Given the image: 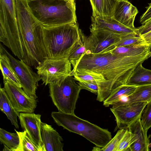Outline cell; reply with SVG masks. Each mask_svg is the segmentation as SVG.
<instances>
[{"label":"cell","mask_w":151,"mask_h":151,"mask_svg":"<svg viewBox=\"0 0 151 151\" xmlns=\"http://www.w3.org/2000/svg\"><path fill=\"white\" fill-rule=\"evenodd\" d=\"M0 68L3 80L22 88L19 80L6 54L0 48Z\"/></svg>","instance_id":"cell-18"},{"label":"cell","mask_w":151,"mask_h":151,"mask_svg":"<svg viewBox=\"0 0 151 151\" xmlns=\"http://www.w3.org/2000/svg\"><path fill=\"white\" fill-rule=\"evenodd\" d=\"M71 65L68 58H47L36 69L37 73L41 78L43 84L46 86L71 76L72 71Z\"/></svg>","instance_id":"cell-8"},{"label":"cell","mask_w":151,"mask_h":151,"mask_svg":"<svg viewBox=\"0 0 151 151\" xmlns=\"http://www.w3.org/2000/svg\"><path fill=\"white\" fill-rule=\"evenodd\" d=\"M146 106L142 115L141 120L144 129L147 132L151 127V101L147 104Z\"/></svg>","instance_id":"cell-31"},{"label":"cell","mask_w":151,"mask_h":151,"mask_svg":"<svg viewBox=\"0 0 151 151\" xmlns=\"http://www.w3.org/2000/svg\"><path fill=\"white\" fill-rule=\"evenodd\" d=\"M116 0V1H118V0Z\"/></svg>","instance_id":"cell-41"},{"label":"cell","mask_w":151,"mask_h":151,"mask_svg":"<svg viewBox=\"0 0 151 151\" xmlns=\"http://www.w3.org/2000/svg\"><path fill=\"white\" fill-rule=\"evenodd\" d=\"M127 129H123L119 130L115 136L104 147L100 148L94 147L92 151H117L120 141Z\"/></svg>","instance_id":"cell-28"},{"label":"cell","mask_w":151,"mask_h":151,"mask_svg":"<svg viewBox=\"0 0 151 151\" xmlns=\"http://www.w3.org/2000/svg\"><path fill=\"white\" fill-rule=\"evenodd\" d=\"M0 142L1 144L7 146L11 151H15L19 143V139L17 133H11L0 128Z\"/></svg>","instance_id":"cell-26"},{"label":"cell","mask_w":151,"mask_h":151,"mask_svg":"<svg viewBox=\"0 0 151 151\" xmlns=\"http://www.w3.org/2000/svg\"><path fill=\"white\" fill-rule=\"evenodd\" d=\"M19 137V143L15 151H38L36 145L32 141L25 130L22 132L17 131L14 129Z\"/></svg>","instance_id":"cell-27"},{"label":"cell","mask_w":151,"mask_h":151,"mask_svg":"<svg viewBox=\"0 0 151 151\" xmlns=\"http://www.w3.org/2000/svg\"><path fill=\"white\" fill-rule=\"evenodd\" d=\"M73 1H74V0H72Z\"/></svg>","instance_id":"cell-40"},{"label":"cell","mask_w":151,"mask_h":151,"mask_svg":"<svg viewBox=\"0 0 151 151\" xmlns=\"http://www.w3.org/2000/svg\"><path fill=\"white\" fill-rule=\"evenodd\" d=\"M137 86L126 84L121 85L113 89L108 97L103 102L105 107L112 105L122 96H129L134 91Z\"/></svg>","instance_id":"cell-23"},{"label":"cell","mask_w":151,"mask_h":151,"mask_svg":"<svg viewBox=\"0 0 151 151\" xmlns=\"http://www.w3.org/2000/svg\"><path fill=\"white\" fill-rule=\"evenodd\" d=\"M90 32L91 33L88 37L83 35L85 53L96 54L111 50L115 47L122 36L126 35L100 29Z\"/></svg>","instance_id":"cell-10"},{"label":"cell","mask_w":151,"mask_h":151,"mask_svg":"<svg viewBox=\"0 0 151 151\" xmlns=\"http://www.w3.org/2000/svg\"><path fill=\"white\" fill-rule=\"evenodd\" d=\"M142 63H140L135 67L126 85L138 86L151 84V70L144 68Z\"/></svg>","instance_id":"cell-19"},{"label":"cell","mask_w":151,"mask_h":151,"mask_svg":"<svg viewBox=\"0 0 151 151\" xmlns=\"http://www.w3.org/2000/svg\"><path fill=\"white\" fill-rule=\"evenodd\" d=\"M80 89H85L93 93L97 94L99 88L97 84L91 82L83 81L79 82L78 83Z\"/></svg>","instance_id":"cell-32"},{"label":"cell","mask_w":151,"mask_h":151,"mask_svg":"<svg viewBox=\"0 0 151 151\" xmlns=\"http://www.w3.org/2000/svg\"><path fill=\"white\" fill-rule=\"evenodd\" d=\"M43 40L48 58H68L80 37L76 23L47 26L42 25Z\"/></svg>","instance_id":"cell-4"},{"label":"cell","mask_w":151,"mask_h":151,"mask_svg":"<svg viewBox=\"0 0 151 151\" xmlns=\"http://www.w3.org/2000/svg\"><path fill=\"white\" fill-rule=\"evenodd\" d=\"M28 1H34V0H28Z\"/></svg>","instance_id":"cell-39"},{"label":"cell","mask_w":151,"mask_h":151,"mask_svg":"<svg viewBox=\"0 0 151 151\" xmlns=\"http://www.w3.org/2000/svg\"><path fill=\"white\" fill-rule=\"evenodd\" d=\"M148 103L135 102L113 105L111 111L115 117L117 128L127 129L141 116Z\"/></svg>","instance_id":"cell-11"},{"label":"cell","mask_w":151,"mask_h":151,"mask_svg":"<svg viewBox=\"0 0 151 151\" xmlns=\"http://www.w3.org/2000/svg\"><path fill=\"white\" fill-rule=\"evenodd\" d=\"M128 130L134 134L136 140L130 146V151H148L149 150V140L146 131L141 123V118L131 124Z\"/></svg>","instance_id":"cell-17"},{"label":"cell","mask_w":151,"mask_h":151,"mask_svg":"<svg viewBox=\"0 0 151 151\" xmlns=\"http://www.w3.org/2000/svg\"><path fill=\"white\" fill-rule=\"evenodd\" d=\"M138 13L137 8L127 0L117 1L112 17L122 24L133 29L135 17Z\"/></svg>","instance_id":"cell-15"},{"label":"cell","mask_w":151,"mask_h":151,"mask_svg":"<svg viewBox=\"0 0 151 151\" xmlns=\"http://www.w3.org/2000/svg\"><path fill=\"white\" fill-rule=\"evenodd\" d=\"M145 41V43L151 45V31L140 36Z\"/></svg>","instance_id":"cell-36"},{"label":"cell","mask_w":151,"mask_h":151,"mask_svg":"<svg viewBox=\"0 0 151 151\" xmlns=\"http://www.w3.org/2000/svg\"><path fill=\"white\" fill-rule=\"evenodd\" d=\"M0 48L9 57L24 92L29 97L37 99V97L36 95V91L38 82L41 80L40 76L22 60H19L13 57L1 44Z\"/></svg>","instance_id":"cell-9"},{"label":"cell","mask_w":151,"mask_h":151,"mask_svg":"<svg viewBox=\"0 0 151 151\" xmlns=\"http://www.w3.org/2000/svg\"><path fill=\"white\" fill-rule=\"evenodd\" d=\"M41 117L40 114L34 113H20L18 117L21 128L26 131L38 151H45L41 137Z\"/></svg>","instance_id":"cell-13"},{"label":"cell","mask_w":151,"mask_h":151,"mask_svg":"<svg viewBox=\"0 0 151 151\" xmlns=\"http://www.w3.org/2000/svg\"><path fill=\"white\" fill-rule=\"evenodd\" d=\"M92 16L112 17L117 2L116 0H90Z\"/></svg>","instance_id":"cell-20"},{"label":"cell","mask_w":151,"mask_h":151,"mask_svg":"<svg viewBox=\"0 0 151 151\" xmlns=\"http://www.w3.org/2000/svg\"><path fill=\"white\" fill-rule=\"evenodd\" d=\"M137 29L139 36L151 31V19L137 28Z\"/></svg>","instance_id":"cell-34"},{"label":"cell","mask_w":151,"mask_h":151,"mask_svg":"<svg viewBox=\"0 0 151 151\" xmlns=\"http://www.w3.org/2000/svg\"><path fill=\"white\" fill-rule=\"evenodd\" d=\"M80 37L71 50L68 59L72 65L73 69L76 67L82 56L86 52V48L83 37V34L80 30Z\"/></svg>","instance_id":"cell-25"},{"label":"cell","mask_w":151,"mask_h":151,"mask_svg":"<svg viewBox=\"0 0 151 151\" xmlns=\"http://www.w3.org/2000/svg\"><path fill=\"white\" fill-rule=\"evenodd\" d=\"M50 96L58 111L75 114L81 89L75 78L70 76L48 84Z\"/></svg>","instance_id":"cell-7"},{"label":"cell","mask_w":151,"mask_h":151,"mask_svg":"<svg viewBox=\"0 0 151 151\" xmlns=\"http://www.w3.org/2000/svg\"><path fill=\"white\" fill-rule=\"evenodd\" d=\"M151 57L150 51L132 56L116 55L110 51L96 54L85 53L72 70L71 76L89 74L99 79L101 84L96 99L104 101L113 89L126 84L139 64Z\"/></svg>","instance_id":"cell-1"},{"label":"cell","mask_w":151,"mask_h":151,"mask_svg":"<svg viewBox=\"0 0 151 151\" xmlns=\"http://www.w3.org/2000/svg\"><path fill=\"white\" fill-rule=\"evenodd\" d=\"M0 109L6 115L10 120L12 125L17 129L19 125L17 119L20 114L16 111L8 97L4 88L0 86Z\"/></svg>","instance_id":"cell-21"},{"label":"cell","mask_w":151,"mask_h":151,"mask_svg":"<svg viewBox=\"0 0 151 151\" xmlns=\"http://www.w3.org/2000/svg\"><path fill=\"white\" fill-rule=\"evenodd\" d=\"M51 115L58 126L82 136L96 147H104L112 138L111 133L108 129L82 119L75 114L54 111Z\"/></svg>","instance_id":"cell-5"},{"label":"cell","mask_w":151,"mask_h":151,"mask_svg":"<svg viewBox=\"0 0 151 151\" xmlns=\"http://www.w3.org/2000/svg\"><path fill=\"white\" fill-rule=\"evenodd\" d=\"M73 76L75 80L79 82H91L96 83L98 86L100 82V80L96 77L89 74H75Z\"/></svg>","instance_id":"cell-33"},{"label":"cell","mask_w":151,"mask_h":151,"mask_svg":"<svg viewBox=\"0 0 151 151\" xmlns=\"http://www.w3.org/2000/svg\"><path fill=\"white\" fill-rule=\"evenodd\" d=\"M136 140L135 135L127 129L120 141L117 151H129L130 146Z\"/></svg>","instance_id":"cell-30"},{"label":"cell","mask_w":151,"mask_h":151,"mask_svg":"<svg viewBox=\"0 0 151 151\" xmlns=\"http://www.w3.org/2000/svg\"><path fill=\"white\" fill-rule=\"evenodd\" d=\"M90 31L100 29L124 35H133L139 36L137 28L133 29L122 24L112 17L92 16Z\"/></svg>","instance_id":"cell-14"},{"label":"cell","mask_w":151,"mask_h":151,"mask_svg":"<svg viewBox=\"0 0 151 151\" xmlns=\"http://www.w3.org/2000/svg\"><path fill=\"white\" fill-rule=\"evenodd\" d=\"M151 101V84H148L137 86L134 92L128 96L127 103H148Z\"/></svg>","instance_id":"cell-24"},{"label":"cell","mask_w":151,"mask_h":151,"mask_svg":"<svg viewBox=\"0 0 151 151\" xmlns=\"http://www.w3.org/2000/svg\"><path fill=\"white\" fill-rule=\"evenodd\" d=\"M148 6L145 7L146 11L140 17L139 21L141 24H143L151 19V3Z\"/></svg>","instance_id":"cell-35"},{"label":"cell","mask_w":151,"mask_h":151,"mask_svg":"<svg viewBox=\"0 0 151 151\" xmlns=\"http://www.w3.org/2000/svg\"><path fill=\"white\" fill-rule=\"evenodd\" d=\"M41 134L45 151H63V139L51 125L42 122Z\"/></svg>","instance_id":"cell-16"},{"label":"cell","mask_w":151,"mask_h":151,"mask_svg":"<svg viewBox=\"0 0 151 151\" xmlns=\"http://www.w3.org/2000/svg\"><path fill=\"white\" fill-rule=\"evenodd\" d=\"M150 47L149 45L143 43L132 46L117 47L110 51L116 55L132 56L147 52L150 51Z\"/></svg>","instance_id":"cell-22"},{"label":"cell","mask_w":151,"mask_h":151,"mask_svg":"<svg viewBox=\"0 0 151 151\" xmlns=\"http://www.w3.org/2000/svg\"><path fill=\"white\" fill-rule=\"evenodd\" d=\"M17 22L23 47L22 60L35 69L48 58L42 36V25L34 16L28 0H15Z\"/></svg>","instance_id":"cell-2"},{"label":"cell","mask_w":151,"mask_h":151,"mask_svg":"<svg viewBox=\"0 0 151 151\" xmlns=\"http://www.w3.org/2000/svg\"><path fill=\"white\" fill-rule=\"evenodd\" d=\"M0 41L18 58H23L15 0H0Z\"/></svg>","instance_id":"cell-6"},{"label":"cell","mask_w":151,"mask_h":151,"mask_svg":"<svg viewBox=\"0 0 151 151\" xmlns=\"http://www.w3.org/2000/svg\"><path fill=\"white\" fill-rule=\"evenodd\" d=\"M143 43H145V41L140 36L126 35L122 36L120 40L116 45L115 47L139 45Z\"/></svg>","instance_id":"cell-29"},{"label":"cell","mask_w":151,"mask_h":151,"mask_svg":"<svg viewBox=\"0 0 151 151\" xmlns=\"http://www.w3.org/2000/svg\"><path fill=\"white\" fill-rule=\"evenodd\" d=\"M4 84L6 94L18 113H34L37 106V99L29 97L22 88L13 83L4 81Z\"/></svg>","instance_id":"cell-12"},{"label":"cell","mask_w":151,"mask_h":151,"mask_svg":"<svg viewBox=\"0 0 151 151\" xmlns=\"http://www.w3.org/2000/svg\"><path fill=\"white\" fill-rule=\"evenodd\" d=\"M4 148L3 150V151H10V150L9 148V147H8L7 146L5 145H4Z\"/></svg>","instance_id":"cell-37"},{"label":"cell","mask_w":151,"mask_h":151,"mask_svg":"<svg viewBox=\"0 0 151 151\" xmlns=\"http://www.w3.org/2000/svg\"><path fill=\"white\" fill-rule=\"evenodd\" d=\"M28 3L32 14L42 25L77 23L75 3L72 0H36Z\"/></svg>","instance_id":"cell-3"},{"label":"cell","mask_w":151,"mask_h":151,"mask_svg":"<svg viewBox=\"0 0 151 151\" xmlns=\"http://www.w3.org/2000/svg\"><path fill=\"white\" fill-rule=\"evenodd\" d=\"M150 51H151V45L150 46Z\"/></svg>","instance_id":"cell-38"}]
</instances>
